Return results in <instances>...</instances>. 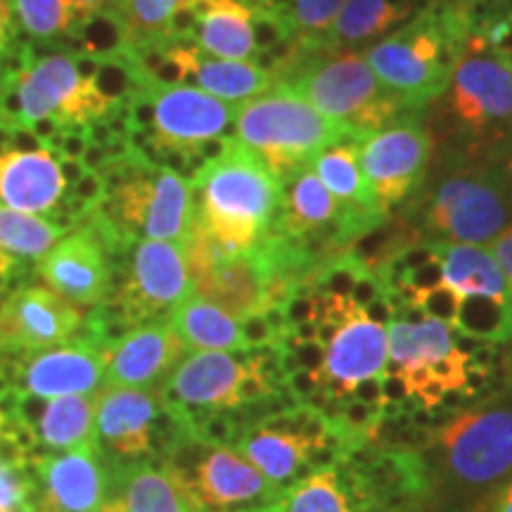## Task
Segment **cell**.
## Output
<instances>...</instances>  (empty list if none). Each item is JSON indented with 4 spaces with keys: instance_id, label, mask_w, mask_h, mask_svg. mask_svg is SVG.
Here are the masks:
<instances>
[{
    "instance_id": "cell-46",
    "label": "cell",
    "mask_w": 512,
    "mask_h": 512,
    "mask_svg": "<svg viewBox=\"0 0 512 512\" xmlns=\"http://www.w3.org/2000/svg\"><path fill=\"white\" fill-rule=\"evenodd\" d=\"M510 375H512V354H510Z\"/></svg>"
},
{
    "instance_id": "cell-23",
    "label": "cell",
    "mask_w": 512,
    "mask_h": 512,
    "mask_svg": "<svg viewBox=\"0 0 512 512\" xmlns=\"http://www.w3.org/2000/svg\"><path fill=\"white\" fill-rule=\"evenodd\" d=\"M34 503L41 512H100L110 465L98 444L34 458Z\"/></svg>"
},
{
    "instance_id": "cell-37",
    "label": "cell",
    "mask_w": 512,
    "mask_h": 512,
    "mask_svg": "<svg viewBox=\"0 0 512 512\" xmlns=\"http://www.w3.org/2000/svg\"><path fill=\"white\" fill-rule=\"evenodd\" d=\"M283 512H354L337 467L313 472L285 491Z\"/></svg>"
},
{
    "instance_id": "cell-3",
    "label": "cell",
    "mask_w": 512,
    "mask_h": 512,
    "mask_svg": "<svg viewBox=\"0 0 512 512\" xmlns=\"http://www.w3.org/2000/svg\"><path fill=\"white\" fill-rule=\"evenodd\" d=\"M432 152L512 164V67L477 36L453 64L444 93L427 107Z\"/></svg>"
},
{
    "instance_id": "cell-7",
    "label": "cell",
    "mask_w": 512,
    "mask_h": 512,
    "mask_svg": "<svg viewBox=\"0 0 512 512\" xmlns=\"http://www.w3.org/2000/svg\"><path fill=\"white\" fill-rule=\"evenodd\" d=\"M268 72L273 83L292 88L323 117L347 126L356 140L408 117L356 48H330L294 38Z\"/></svg>"
},
{
    "instance_id": "cell-32",
    "label": "cell",
    "mask_w": 512,
    "mask_h": 512,
    "mask_svg": "<svg viewBox=\"0 0 512 512\" xmlns=\"http://www.w3.org/2000/svg\"><path fill=\"white\" fill-rule=\"evenodd\" d=\"M356 147L358 140H344V143L332 145L328 150L320 152L311 166L320 178V183L330 190V195L344 209H349L351 214H356L363 221L384 223L392 214H384L375 204L373 195H370L361 169H358Z\"/></svg>"
},
{
    "instance_id": "cell-25",
    "label": "cell",
    "mask_w": 512,
    "mask_h": 512,
    "mask_svg": "<svg viewBox=\"0 0 512 512\" xmlns=\"http://www.w3.org/2000/svg\"><path fill=\"white\" fill-rule=\"evenodd\" d=\"M268 280L271 271L266 256L254 247L240 256H221L207 271L190 278V285L192 294L242 320L268 306Z\"/></svg>"
},
{
    "instance_id": "cell-12",
    "label": "cell",
    "mask_w": 512,
    "mask_h": 512,
    "mask_svg": "<svg viewBox=\"0 0 512 512\" xmlns=\"http://www.w3.org/2000/svg\"><path fill=\"white\" fill-rule=\"evenodd\" d=\"M192 294L181 242L136 240L114 259V278L105 304L86 313L110 342L128 330L162 320Z\"/></svg>"
},
{
    "instance_id": "cell-26",
    "label": "cell",
    "mask_w": 512,
    "mask_h": 512,
    "mask_svg": "<svg viewBox=\"0 0 512 512\" xmlns=\"http://www.w3.org/2000/svg\"><path fill=\"white\" fill-rule=\"evenodd\" d=\"M12 8L29 46L76 50L83 31L117 12L119 0H12Z\"/></svg>"
},
{
    "instance_id": "cell-15",
    "label": "cell",
    "mask_w": 512,
    "mask_h": 512,
    "mask_svg": "<svg viewBox=\"0 0 512 512\" xmlns=\"http://www.w3.org/2000/svg\"><path fill=\"white\" fill-rule=\"evenodd\" d=\"M389 375L401 382L406 399L437 411L448 392H467V356L456 347V330L441 320L392 318L387 323Z\"/></svg>"
},
{
    "instance_id": "cell-38",
    "label": "cell",
    "mask_w": 512,
    "mask_h": 512,
    "mask_svg": "<svg viewBox=\"0 0 512 512\" xmlns=\"http://www.w3.org/2000/svg\"><path fill=\"white\" fill-rule=\"evenodd\" d=\"M285 5L297 41L325 43V36L335 24L344 0H290Z\"/></svg>"
},
{
    "instance_id": "cell-42",
    "label": "cell",
    "mask_w": 512,
    "mask_h": 512,
    "mask_svg": "<svg viewBox=\"0 0 512 512\" xmlns=\"http://www.w3.org/2000/svg\"><path fill=\"white\" fill-rule=\"evenodd\" d=\"M489 249H491V254H494V259L498 261V266H501L505 280H508V285L512 290V226L505 230L501 238L491 242Z\"/></svg>"
},
{
    "instance_id": "cell-2",
    "label": "cell",
    "mask_w": 512,
    "mask_h": 512,
    "mask_svg": "<svg viewBox=\"0 0 512 512\" xmlns=\"http://www.w3.org/2000/svg\"><path fill=\"white\" fill-rule=\"evenodd\" d=\"M422 437L425 512H477L512 479V380Z\"/></svg>"
},
{
    "instance_id": "cell-10",
    "label": "cell",
    "mask_w": 512,
    "mask_h": 512,
    "mask_svg": "<svg viewBox=\"0 0 512 512\" xmlns=\"http://www.w3.org/2000/svg\"><path fill=\"white\" fill-rule=\"evenodd\" d=\"M100 174L105 192L95 211L126 245L136 240H185L195 221L188 178L150 162L133 147Z\"/></svg>"
},
{
    "instance_id": "cell-29",
    "label": "cell",
    "mask_w": 512,
    "mask_h": 512,
    "mask_svg": "<svg viewBox=\"0 0 512 512\" xmlns=\"http://www.w3.org/2000/svg\"><path fill=\"white\" fill-rule=\"evenodd\" d=\"M190 43L221 60H254L252 0H202Z\"/></svg>"
},
{
    "instance_id": "cell-44",
    "label": "cell",
    "mask_w": 512,
    "mask_h": 512,
    "mask_svg": "<svg viewBox=\"0 0 512 512\" xmlns=\"http://www.w3.org/2000/svg\"><path fill=\"white\" fill-rule=\"evenodd\" d=\"M19 512H41V510L36 508V503H29V505H24V508L19 510Z\"/></svg>"
},
{
    "instance_id": "cell-40",
    "label": "cell",
    "mask_w": 512,
    "mask_h": 512,
    "mask_svg": "<svg viewBox=\"0 0 512 512\" xmlns=\"http://www.w3.org/2000/svg\"><path fill=\"white\" fill-rule=\"evenodd\" d=\"M408 304L415 306L422 316L441 320V323L451 325L453 328V323H456V316H458V309H460V294L453 292L451 287L441 280L439 285L427 287V290L413 294V297L408 299Z\"/></svg>"
},
{
    "instance_id": "cell-20",
    "label": "cell",
    "mask_w": 512,
    "mask_h": 512,
    "mask_svg": "<svg viewBox=\"0 0 512 512\" xmlns=\"http://www.w3.org/2000/svg\"><path fill=\"white\" fill-rule=\"evenodd\" d=\"M247 366L249 356L238 358L230 351H192L171 370L159 392L192 430V425L207 415L238 411V392Z\"/></svg>"
},
{
    "instance_id": "cell-11",
    "label": "cell",
    "mask_w": 512,
    "mask_h": 512,
    "mask_svg": "<svg viewBox=\"0 0 512 512\" xmlns=\"http://www.w3.org/2000/svg\"><path fill=\"white\" fill-rule=\"evenodd\" d=\"M235 140L285 183L328 147L356 140L347 126L323 117L302 95L273 83L235 107Z\"/></svg>"
},
{
    "instance_id": "cell-6",
    "label": "cell",
    "mask_w": 512,
    "mask_h": 512,
    "mask_svg": "<svg viewBox=\"0 0 512 512\" xmlns=\"http://www.w3.org/2000/svg\"><path fill=\"white\" fill-rule=\"evenodd\" d=\"M105 181L55 138L0 121V207L43 216L74 230L100 207Z\"/></svg>"
},
{
    "instance_id": "cell-22",
    "label": "cell",
    "mask_w": 512,
    "mask_h": 512,
    "mask_svg": "<svg viewBox=\"0 0 512 512\" xmlns=\"http://www.w3.org/2000/svg\"><path fill=\"white\" fill-rule=\"evenodd\" d=\"M0 415L34 458L95 444V394L5 399Z\"/></svg>"
},
{
    "instance_id": "cell-45",
    "label": "cell",
    "mask_w": 512,
    "mask_h": 512,
    "mask_svg": "<svg viewBox=\"0 0 512 512\" xmlns=\"http://www.w3.org/2000/svg\"><path fill=\"white\" fill-rule=\"evenodd\" d=\"M256 3H273V0H256Z\"/></svg>"
},
{
    "instance_id": "cell-33",
    "label": "cell",
    "mask_w": 512,
    "mask_h": 512,
    "mask_svg": "<svg viewBox=\"0 0 512 512\" xmlns=\"http://www.w3.org/2000/svg\"><path fill=\"white\" fill-rule=\"evenodd\" d=\"M166 318L188 351H242L240 320L197 294H188Z\"/></svg>"
},
{
    "instance_id": "cell-30",
    "label": "cell",
    "mask_w": 512,
    "mask_h": 512,
    "mask_svg": "<svg viewBox=\"0 0 512 512\" xmlns=\"http://www.w3.org/2000/svg\"><path fill=\"white\" fill-rule=\"evenodd\" d=\"M425 5L427 0H344L325 43L330 48L361 50L392 34Z\"/></svg>"
},
{
    "instance_id": "cell-24",
    "label": "cell",
    "mask_w": 512,
    "mask_h": 512,
    "mask_svg": "<svg viewBox=\"0 0 512 512\" xmlns=\"http://www.w3.org/2000/svg\"><path fill=\"white\" fill-rule=\"evenodd\" d=\"M188 354L169 318L128 330L110 347L105 380L112 387H162L181 358Z\"/></svg>"
},
{
    "instance_id": "cell-1",
    "label": "cell",
    "mask_w": 512,
    "mask_h": 512,
    "mask_svg": "<svg viewBox=\"0 0 512 512\" xmlns=\"http://www.w3.org/2000/svg\"><path fill=\"white\" fill-rule=\"evenodd\" d=\"M143 76V64L128 50L91 55L29 46L22 64L0 81V121L46 140L64 131H91L126 110Z\"/></svg>"
},
{
    "instance_id": "cell-39",
    "label": "cell",
    "mask_w": 512,
    "mask_h": 512,
    "mask_svg": "<svg viewBox=\"0 0 512 512\" xmlns=\"http://www.w3.org/2000/svg\"><path fill=\"white\" fill-rule=\"evenodd\" d=\"M29 43L19 31L12 0H0V81L10 76L22 64Z\"/></svg>"
},
{
    "instance_id": "cell-13",
    "label": "cell",
    "mask_w": 512,
    "mask_h": 512,
    "mask_svg": "<svg viewBox=\"0 0 512 512\" xmlns=\"http://www.w3.org/2000/svg\"><path fill=\"white\" fill-rule=\"evenodd\" d=\"M188 439V425L159 387L102 384L95 392V444L107 463H164Z\"/></svg>"
},
{
    "instance_id": "cell-18",
    "label": "cell",
    "mask_w": 512,
    "mask_h": 512,
    "mask_svg": "<svg viewBox=\"0 0 512 512\" xmlns=\"http://www.w3.org/2000/svg\"><path fill=\"white\" fill-rule=\"evenodd\" d=\"M318 342L325 347L323 384L332 401H349L361 382L380 380L389 370L387 325L349 304L339 323H318Z\"/></svg>"
},
{
    "instance_id": "cell-5",
    "label": "cell",
    "mask_w": 512,
    "mask_h": 512,
    "mask_svg": "<svg viewBox=\"0 0 512 512\" xmlns=\"http://www.w3.org/2000/svg\"><path fill=\"white\" fill-rule=\"evenodd\" d=\"M128 145L150 162L190 181L228 150L235 107L185 83H162L145 72L126 105Z\"/></svg>"
},
{
    "instance_id": "cell-21",
    "label": "cell",
    "mask_w": 512,
    "mask_h": 512,
    "mask_svg": "<svg viewBox=\"0 0 512 512\" xmlns=\"http://www.w3.org/2000/svg\"><path fill=\"white\" fill-rule=\"evenodd\" d=\"M86 311L38 283H19L0 302V356H22L67 342Z\"/></svg>"
},
{
    "instance_id": "cell-14",
    "label": "cell",
    "mask_w": 512,
    "mask_h": 512,
    "mask_svg": "<svg viewBox=\"0 0 512 512\" xmlns=\"http://www.w3.org/2000/svg\"><path fill=\"white\" fill-rule=\"evenodd\" d=\"M164 465L195 512H256L278 505L287 491L261 475L233 446L188 439Z\"/></svg>"
},
{
    "instance_id": "cell-41",
    "label": "cell",
    "mask_w": 512,
    "mask_h": 512,
    "mask_svg": "<svg viewBox=\"0 0 512 512\" xmlns=\"http://www.w3.org/2000/svg\"><path fill=\"white\" fill-rule=\"evenodd\" d=\"M240 335H242V351L271 347V344H278V339H280V335L275 332L271 320L266 318L264 311L242 318L240 320Z\"/></svg>"
},
{
    "instance_id": "cell-28",
    "label": "cell",
    "mask_w": 512,
    "mask_h": 512,
    "mask_svg": "<svg viewBox=\"0 0 512 512\" xmlns=\"http://www.w3.org/2000/svg\"><path fill=\"white\" fill-rule=\"evenodd\" d=\"M110 465V491L100 512H195L164 463Z\"/></svg>"
},
{
    "instance_id": "cell-16",
    "label": "cell",
    "mask_w": 512,
    "mask_h": 512,
    "mask_svg": "<svg viewBox=\"0 0 512 512\" xmlns=\"http://www.w3.org/2000/svg\"><path fill=\"white\" fill-rule=\"evenodd\" d=\"M128 245L93 211L38 261L34 275L62 299L91 311L110 297L114 259Z\"/></svg>"
},
{
    "instance_id": "cell-43",
    "label": "cell",
    "mask_w": 512,
    "mask_h": 512,
    "mask_svg": "<svg viewBox=\"0 0 512 512\" xmlns=\"http://www.w3.org/2000/svg\"><path fill=\"white\" fill-rule=\"evenodd\" d=\"M477 512H512V479L501 486Z\"/></svg>"
},
{
    "instance_id": "cell-17",
    "label": "cell",
    "mask_w": 512,
    "mask_h": 512,
    "mask_svg": "<svg viewBox=\"0 0 512 512\" xmlns=\"http://www.w3.org/2000/svg\"><path fill=\"white\" fill-rule=\"evenodd\" d=\"M358 169L384 214L413 197L432 159V136L425 114H408L368 133L356 147Z\"/></svg>"
},
{
    "instance_id": "cell-9",
    "label": "cell",
    "mask_w": 512,
    "mask_h": 512,
    "mask_svg": "<svg viewBox=\"0 0 512 512\" xmlns=\"http://www.w3.org/2000/svg\"><path fill=\"white\" fill-rule=\"evenodd\" d=\"M190 185L195 221L226 256L252 252L273 228L283 202V183L235 138L221 157L190 178Z\"/></svg>"
},
{
    "instance_id": "cell-27",
    "label": "cell",
    "mask_w": 512,
    "mask_h": 512,
    "mask_svg": "<svg viewBox=\"0 0 512 512\" xmlns=\"http://www.w3.org/2000/svg\"><path fill=\"white\" fill-rule=\"evenodd\" d=\"M202 0H119L124 48L133 55L190 43Z\"/></svg>"
},
{
    "instance_id": "cell-19",
    "label": "cell",
    "mask_w": 512,
    "mask_h": 512,
    "mask_svg": "<svg viewBox=\"0 0 512 512\" xmlns=\"http://www.w3.org/2000/svg\"><path fill=\"white\" fill-rule=\"evenodd\" d=\"M136 57L155 81L195 86L230 105H240L273 86V74L254 60H221L202 53L195 43H171Z\"/></svg>"
},
{
    "instance_id": "cell-8",
    "label": "cell",
    "mask_w": 512,
    "mask_h": 512,
    "mask_svg": "<svg viewBox=\"0 0 512 512\" xmlns=\"http://www.w3.org/2000/svg\"><path fill=\"white\" fill-rule=\"evenodd\" d=\"M467 36L458 0H432L361 53L403 112L425 114L444 93Z\"/></svg>"
},
{
    "instance_id": "cell-35",
    "label": "cell",
    "mask_w": 512,
    "mask_h": 512,
    "mask_svg": "<svg viewBox=\"0 0 512 512\" xmlns=\"http://www.w3.org/2000/svg\"><path fill=\"white\" fill-rule=\"evenodd\" d=\"M34 456L0 415V512H19L34 503Z\"/></svg>"
},
{
    "instance_id": "cell-34",
    "label": "cell",
    "mask_w": 512,
    "mask_h": 512,
    "mask_svg": "<svg viewBox=\"0 0 512 512\" xmlns=\"http://www.w3.org/2000/svg\"><path fill=\"white\" fill-rule=\"evenodd\" d=\"M69 233L67 226L43 216L24 214L8 207H0V249L36 271L38 261Z\"/></svg>"
},
{
    "instance_id": "cell-36",
    "label": "cell",
    "mask_w": 512,
    "mask_h": 512,
    "mask_svg": "<svg viewBox=\"0 0 512 512\" xmlns=\"http://www.w3.org/2000/svg\"><path fill=\"white\" fill-rule=\"evenodd\" d=\"M467 29L512 67V0H458Z\"/></svg>"
},
{
    "instance_id": "cell-4",
    "label": "cell",
    "mask_w": 512,
    "mask_h": 512,
    "mask_svg": "<svg viewBox=\"0 0 512 512\" xmlns=\"http://www.w3.org/2000/svg\"><path fill=\"white\" fill-rule=\"evenodd\" d=\"M401 219L425 240L489 247L512 226V164L432 152L420 188L403 202Z\"/></svg>"
},
{
    "instance_id": "cell-31",
    "label": "cell",
    "mask_w": 512,
    "mask_h": 512,
    "mask_svg": "<svg viewBox=\"0 0 512 512\" xmlns=\"http://www.w3.org/2000/svg\"><path fill=\"white\" fill-rule=\"evenodd\" d=\"M441 280L465 297L512 302V290L491 249L482 245L441 242Z\"/></svg>"
}]
</instances>
